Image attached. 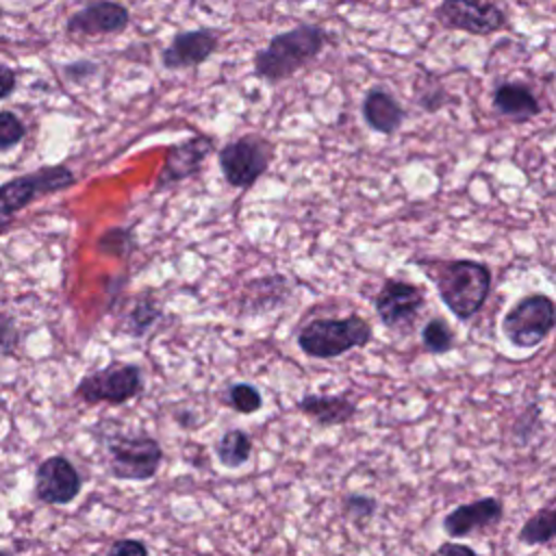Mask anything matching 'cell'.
Segmentation results:
<instances>
[{
  "instance_id": "7402d4cb",
  "label": "cell",
  "mask_w": 556,
  "mask_h": 556,
  "mask_svg": "<svg viewBox=\"0 0 556 556\" xmlns=\"http://www.w3.org/2000/svg\"><path fill=\"white\" fill-rule=\"evenodd\" d=\"M454 332L441 317H430L421 328V343L432 354H447L454 348Z\"/></svg>"
},
{
  "instance_id": "4fadbf2b",
  "label": "cell",
  "mask_w": 556,
  "mask_h": 556,
  "mask_svg": "<svg viewBox=\"0 0 556 556\" xmlns=\"http://www.w3.org/2000/svg\"><path fill=\"white\" fill-rule=\"evenodd\" d=\"M35 493L46 504H70L80 493V476L65 456H50L37 469Z\"/></svg>"
},
{
  "instance_id": "8fae6325",
  "label": "cell",
  "mask_w": 556,
  "mask_h": 556,
  "mask_svg": "<svg viewBox=\"0 0 556 556\" xmlns=\"http://www.w3.org/2000/svg\"><path fill=\"white\" fill-rule=\"evenodd\" d=\"M504 517V502L493 495L478 497L467 504H458L441 519V528L447 539H463L471 532L491 528Z\"/></svg>"
},
{
  "instance_id": "484cf974",
  "label": "cell",
  "mask_w": 556,
  "mask_h": 556,
  "mask_svg": "<svg viewBox=\"0 0 556 556\" xmlns=\"http://www.w3.org/2000/svg\"><path fill=\"white\" fill-rule=\"evenodd\" d=\"M159 317V311L150 304V302H146V304H139L135 311H132V315H130V332L132 334H143L150 326H152V321Z\"/></svg>"
},
{
  "instance_id": "2e32d148",
  "label": "cell",
  "mask_w": 556,
  "mask_h": 556,
  "mask_svg": "<svg viewBox=\"0 0 556 556\" xmlns=\"http://www.w3.org/2000/svg\"><path fill=\"white\" fill-rule=\"evenodd\" d=\"M361 113L365 124L380 135H395L406 119L404 106L382 87H371L365 93Z\"/></svg>"
},
{
  "instance_id": "6da1fadb",
  "label": "cell",
  "mask_w": 556,
  "mask_h": 556,
  "mask_svg": "<svg viewBox=\"0 0 556 556\" xmlns=\"http://www.w3.org/2000/svg\"><path fill=\"white\" fill-rule=\"evenodd\" d=\"M421 263V261H419ZM445 308L458 319L469 321L484 306L493 274L491 267L476 258H452L430 261V267L421 263Z\"/></svg>"
},
{
  "instance_id": "8992f818",
  "label": "cell",
  "mask_w": 556,
  "mask_h": 556,
  "mask_svg": "<svg viewBox=\"0 0 556 556\" xmlns=\"http://www.w3.org/2000/svg\"><path fill=\"white\" fill-rule=\"evenodd\" d=\"M434 20L445 30L476 37H486L508 26V17L497 0H441L434 9Z\"/></svg>"
},
{
  "instance_id": "5b68a950",
  "label": "cell",
  "mask_w": 556,
  "mask_h": 556,
  "mask_svg": "<svg viewBox=\"0 0 556 556\" xmlns=\"http://www.w3.org/2000/svg\"><path fill=\"white\" fill-rule=\"evenodd\" d=\"M109 473L119 480H148L156 473L163 450L148 434H113L106 441Z\"/></svg>"
},
{
  "instance_id": "7c38bea8",
  "label": "cell",
  "mask_w": 556,
  "mask_h": 556,
  "mask_svg": "<svg viewBox=\"0 0 556 556\" xmlns=\"http://www.w3.org/2000/svg\"><path fill=\"white\" fill-rule=\"evenodd\" d=\"M130 22V13L124 4L113 0H96L72 13L67 20V33L74 37L113 35L122 33Z\"/></svg>"
},
{
  "instance_id": "4316f807",
  "label": "cell",
  "mask_w": 556,
  "mask_h": 556,
  "mask_svg": "<svg viewBox=\"0 0 556 556\" xmlns=\"http://www.w3.org/2000/svg\"><path fill=\"white\" fill-rule=\"evenodd\" d=\"M17 83V76L13 72V67H9L7 63H0V100H4L9 93H13Z\"/></svg>"
},
{
  "instance_id": "7a4b0ae2",
  "label": "cell",
  "mask_w": 556,
  "mask_h": 556,
  "mask_svg": "<svg viewBox=\"0 0 556 556\" xmlns=\"http://www.w3.org/2000/svg\"><path fill=\"white\" fill-rule=\"evenodd\" d=\"M328 35L317 24H300L269 39L254 56V74L267 83H280L308 65L326 46Z\"/></svg>"
},
{
  "instance_id": "603a6c76",
  "label": "cell",
  "mask_w": 556,
  "mask_h": 556,
  "mask_svg": "<svg viewBox=\"0 0 556 556\" xmlns=\"http://www.w3.org/2000/svg\"><path fill=\"white\" fill-rule=\"evenodd\" d=\"M228 404L237 410V413H243V415H250V413H256L263 404V395L261 391L254 387V384H245V382H239V384H232L228 389Z\"/></svg>"
},
{
  "instance_id": "52a82bcc",
  "label": "cell",
  "mask_w": 556,
  "mask_h": 556,
  "mask_svg": "<svg viewBox=\"0 0 556 556\" xmlns=\"http://www.w3.org/2000/svg\"><path fill=\"white\" fill-rule=\"evenodd\" d=\"M74 180L76 178L70 167L52 165L0 185V226L11 222L17 211H22L26 204L37 200L39 195L61 191L74 185Z\"/></svg>"
},
{
  "instance_id": "ffe728a7",
  "label": "cell",
  "mask_w": 556,
  "mask_h": 556,
  "mask_svg": "<svg viewBox=\"0 0 556 556\" xmlns=\"http://www.w3.org/2000/svg\"><path fill=\"white\" fill-rule=\"evenodd\" d=\"M250 452H252V441L250 437L243 432V430H226L222 434V439L217 441L215 445V454H217V460L224 465V467H241L248 458H250Z\"/></svg>"
},
{
  "instance_id": "e0dca14e",
  "label": "cell",
  "mask_w": 556,
  "mask_h": 556,
  "mask_svg": "<svg viewBox=\"0 0 556 556\" xmlns=\"http://www.w3.org/2000/svg\"><path fill=\"white\" fill-rule=\"evenodd\" d=\"M491 102L502 117L513 122H530L539 117L543 111L534 91L526 83H517V80L500 83L493 91Z\"/></svg>"
},
{
  "instance_id": "d6986e66",
  "label": "cell",
  "mask_w": 556,
  "mask_h": 556,
  "mask_svg": "<svg viewBox=\"0 0 556 556\" xmlns=\"http://www.w3.org/2000/svg\"><path fill=\"white\" fill-rule=\"evenodd\" d=\"M556 539V506H543L534 510L517 532V541L521 545H547Z\"/></svg>"
},
{
  "instance_id": "f1b7e54d",
  "label": "cell",
  "mask_w": 556,
  "mask_h": 556,
  "mask_svg": "<svg viewBox=\"0 0 556 556\" xmlns=\"http://www.w3.org/2000/svg\"><path fill=\"white\" fill-rule=\"evenodd\" d=\"M437 554H467V556H476V549L471 545H465V543H456V541H445L443 545H439L434 549Z\"/></svg>"
},
{
  "instance_id": "9c48e42d",
  "label": "cell",
  "mask_w": 556,
  "mask_h": 556,
  "mask_svg": "<svg viewBox=\"0 0 556 556\" xmlns=\"http://www.w3.org/2000/svg\"><path fill=\"white\" fill-rule=\"evenodd\" d=\"M269 143L252 135L226 143L219 150V167L224 178L237 189L252 187L261 174H265L269 165Z\"/></svg>"
},
{
  "instance_id": "30bf717a",
  "label": "cell",
  "mask_w": 556,
  "mask_h": 556,
  "mask_svg": "<svg viewBox=\"0 0 556 556\" xmlns=\"http://www.w3.org/2000/svg\"><path fill=\"white\" fill-rule=\"evenodd\" d=\"M424 289L415 282L400 278H387L374 298L376 315L389 330L408 328L424 308Z\"/></svg>"
},
{
  "instance_id": "5bb4252c",
  "label": "cell",
  "mask_w": 556,
  "mask_h": 556,
  "mask_svg": "<svg viewBox=\"0 0 556 556\" xmlns=\"http://www.w3.org/2000/svg\"><path fill=\"white\" fill-rule=\"evenodd\" d=\"M217 50V33L211 28L182 30L174 35L169 46L161 54V63L167 70H185L204 63Z\"/></svg>"
},
{
  "instance_id": "9a60e30c",
  "label": "cell",
  "mask_w": 556,
  "mask_h": 556,
  "mask_svg": "<svg viewBox=\"0 0 556 556\" xmlns=\"http://www.w3.org/2000/svg\"><path fill=\"white\" fill-rule=\"evenodd\" d=\"M211 150L213 143L208 137H191L185 143L174 146L165 159L156 189L161 191L163 187H169L182 178L193 176Z\"/></svg>"
},
{
  "instance_id": "d4e9b609",
  "label": "cell",
  "mask_w": 556,
  "mask_h": 556,
  "mask_svg": "<svg viewBox=\"0 0 556 556\" xmlns=\"http://www.w3.org/2000/svg\"><path fill=\"white\" fill-rule=\"evenodd\" d=\"M26 135L24 122L11 113V111H0V150H9L17 146Z\"/></svg>"
},
{
  "instance_id": "3957f363",
  "label": "cell",
  "mask_w": 556,
  "mask_h": 556,
  "mask_svg": "<svg viewBox=\"0 0 556 556\" xmlns=\"http://www.w3.org/2000/svg\"><path fill=\"white\" fill-rule=\"evenodd\" d=\"M371 324L361 315L313 319L298 332L300 350L311 358H337L371 341Z\"/></svg>"
},
{
  "instance_id": "44dd1931",
  "label": "cell",
  "mask_w": 556,
  "mask_h": 556,
  "mask_svg": "<svg viewBox=\"0 0 556 556\" xmlns=\"http://www.w3.org/2000/svg\"><path fill=\"white\" fill-rule=\"evenodd\" d=\"M415 102L426 113H437L450 102L447 89L430 74L415 80Z\"/></svg>"
},
{
  "instance_id": "ac0fdd59",
  "label": "cell",
  "mask_w": 556,
  "mask_h": 556,
  "mask_svg": "<svg viewBox=\"0 0 556 556\" xmlns=\"http://www.w3.org/2000/svg\"><path fill=\"white\" fill-rule=\"evenodd\" d=\"M298 408L308 415L315 424L319 426H339V424H348L358 406L350 395H317V393H308L304 397H300Z\"/></svg>"
},
{
  "instance_id": "cb8c5ba5",
  "label": "cell",
  "mask_w": 556,
  "mask_h": 556,
  "mask_svg": "<svg viewBox=\"0 0 556 556\" xmlns=\"http://www.w3.org/2000/svg\"><path fill=\"white\" fill-rule=\"evenodd\" d=\"M343 510L348 515L350 521L354 523H363V521H369L376 510H378V502L376 497L371 495H363V493H352L343 500Z\"/></svg>"
},
{
  "instance_id": "277c9868",
  "label": "cell",
  "mask_w": 556,
  "mask_h": 556,
  "mask_svg": "<svg viewBox=\"0 0 556 556\" xmlns=\"http://www.w3.org/2000/svg\"><path fill=\"white\" fill-rule=\"evenodd\" d=\"M556 330V302L545 293H528L502 317L504 339L519 350L539 348Z\"/></svg>"
},
{
  "instance_id": "ba28073f",
  "label": "cell",
  "mask_w": 556,
  "mask_h": 556,
  "mask_svg": "<svg viewBox=\"0 0 556 556\" xmlns=\"http://www.w3.org/2000/svg\"><path fill=\"white\" fill-rule=\"evenodd\" d=\"M143 378L141 369L132 363H115L104 369L87 374L78 387L76 395L87 404H124L141 391Z\"/></svg>"
},
{
  "instance_id": "83f0119b",
  "label": "cell",
  "mask_w": 556,
  "mask_h": 556,
  "mask_svg": "<svg viewBox=\"0 0 556 556\" xmlns=\"http://www.w3.org/2000/svg\"><path fill=\"white\" fill-rule=\"evenodd\" d=\"M148 547L141 543V541H135V539H124V541H117L113 547H111V554H146Z\"/></svg>"
}]
</instances>
